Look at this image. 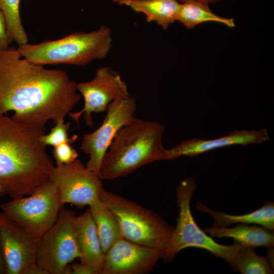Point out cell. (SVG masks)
<instances>
[{
	"label": "cell",
	"mask_w": 274,
	"mask_h": 274,
	"mask_svg": "<svg viewBox=\"0 0 274 274\" xmlns=\"http://www.w3.org/2000/svg\"><path fill=\"white\" fill-rule=\"evenodd\" d=\"M73 211L61 208L57 220L40 239L36 263L46 274H70L68 265L80 258Z\"/></svg>",
	"instance_id": "8"
},
{
	"label": "cell",
	"mask_w": 274,
	"mask_h": 274,
	"mask_svg": "<svg viewBox=\"0 0 274 274\" xmlns=\"http://www.w3.org/2000/svg\"><path fill=\"white\" fill-rule=\"evenodd\" d=\"M196 209L209 214L214 220V227H227L231 224H254L269 230L274 229V203L266 202L260 208L252 212L238 215H230L222 212L213 210L200 202L196 204Z\"/></svg>",
	"instance_id": "17"
},
{
	"label": "cell",
	"mask_w": 274,
	"mask_h": 274,
	"mask_svg": "<svg viewBox=\"0 0 274 274\" xmlns=\"http://www.w3.org/2000/svg\"><path fill=\"white\" fill-rule=\"evenodd\" d=\"M77 89L84 98V106L80 111L72 112L68 116L79 124L80 117L84 115L88 126L93 124L92 113L107 111L111 102L130 96L120 75L107 66L98 68L92 80L77 83Z\"/></svg>",
	"instance_id": "10"
},
{
	"label": "cell",
	"mask_w": 274,
	"mask_h": 274,
	"mask_svg": "<svg viewBox=\"0 0 274 274\" xmlns=\"http://www.w3.org/2000/svg\"><path fill=\"white\" fill-rule=\"evenodd\" d=\"M81 98L65 71L33 63L17 48L0 53V116L13 111L16 122L44 129L48 121L64 118Z\"/></svg>",
	"instance_id": "1"
},
{
	"label": "cell",
	"mask_w": 274,
	"mask_h": 274,
	"mask_svg": "<svg viewBox=\"0 0 274 274\" xmlns=\"http://www.w3.org/2000/svg\"><path fill=\"white\" fill-rule=\"evenodd\" d=\"M25 274H46V272L35 263L28 268Z\"/></svg>",
	"instance_id": "27"
},
{
	"label": "cell",
	"mask_w": 274,
	"mask_h": 274,
	"mask_svg": "<svg viewBox=\"0 0 274 274\" xmlns=\"http://www.w3.org/2000/svg\"><path fill=\"white\" fill-rule=\"evenodd\" d=\"M269 139L266 129L258 130H235L227 135L215 139H193L182 141L170 149H165L162 160H172L183 156L193 157L222 147L235 145L248 146L257 144L267 141Z\"/></svg>",
	"instance_id": "14"
},
{
	"label": "cell",
	"mask_w": 274,
	"mask_h": 274,
	"mask_svg": "<svg viewBox=\"0 0 274 274\" xmlns=\"http://www.w3.org/2000/svg\"><path fill=\"white\" fill-rule=\"evenodd\" d=\"M112 42L110 28L103 25L88 32H76L57 40L20 45L17 49L22 57L38 64L84 65L105 58Z\"/></svg>",
	"instance_id": "4"
},
{
	"label": "cell",
	"mask_w": 274,
	"mask_h": 274,
	"mask_svg": "<svg viewBox=\"0 0 274 274\" xmlns=\"http://www.w3.org/2000/svg\"><path fill=\"white\" fill-rule=\"evenodd\" d=\"M40 239L29 234L0 213V239L6 274H25L28 268L36 263Z\"/></svg>",
	"instance_id": "13"
},
{
	"label": "cell",
	"mask_w": 274,
	"mask_h": 274,
	"mask_svg": "<svg viewBox=\"0 0 274 274\" xmlns=\"http://www.w3.org/2000/svg\"><path fill=\"white\" fill-rule=\"evenodd\" d=\"M123 5L143 14L149 22L166 29L175 21L181 5L178 0H127Z\"/></svg>",
	"instance_id": "18"
},
{
	"label": "cell",
	"mask_w": 274,
	"mask_h": 274,
	"mask_svg": "<svg viewBox=\"0 0 274 274\" xmlns=\"http://www.w3.org/2000/svg\"><path fill=\"white\" fill-rule=\"evenodd\" d=\"M114 2L117 3L120 5H123V4L127 0H113Z\"/></svg>",
	"instance_id": "30"
},
{
	"label": "cell",
	"mask_w": 274,
	"mask_h": 274,
	"mask_svg": "<svg viewBox=\"0 0 274 274\" xmlns=\"http://www.w3.org/2000/svg\"><path fill=\"white\" fill-rule=\"evenodd\" d=\"M57 187L63 205L81 208L99 198L104 188L98 175L76 159L71 163L56 165L49 177Z\"/></svg>",
	"instance_id": "11"
},
{
	"label": "cell",
	"mask_w": 274,
	"mask_h": 274,
	"mask_svg": "<svg viewBox=\"0 0 274 274\" xmlns=\"http://www.w3.org/2000/svg\"><path fill=\"white\" fill-rule=\"evenodd\" d=\"M52 153L56 165L71 163L78 157V152L67 143L54 147Z\"/></svg>",
	"instance_id": "24"
},
{
	"label": "cell",
	"mask_w": 274,
	"mask_h": 274,
	"mask_svg": "<svg viewBox=\"0 0 274 274\" xmlns=\"http://www.w3.org/2000/svg\"><path fill=\"white\" fill-rule=\"evenodd\" d=\"M99 198L117 217L123 238L164 254L174 229L172 226L153 211L104 188Z\"/></svg>",
	"instance_id": "5"
},
{
	"label": "cell",
	"mask_w": 274,
	"mask_h": 274,
	"mask_svg": "<svg viewBox=\"0 0 274 274\" xmlns=\"http://www.w3.org/2000/svg\"><path fill=\"white\" fill-rule=\"evenodd\" d=\"M64 118L59 119L55 124V125L51 128L47 134L45 133L41 137V142L46 146H51L53 147L60 144L67 143L72 144L78 139V135H74L70 138L68 131L70 129V123H64Z\"/></svg>",
	"instance_id": "23"
},
{
	"label": "cell",
	"mask_w": 274,
	"mask_h": 274,
	"mask_svg": "<svg viewBox=\"0 0 274 274\" xmlns=\"http://www.w3.org/2000/svg\"><path fill=\"white\" fill-rule=\"evenodd\" d=\"M231 268L242 274L273 273V267L267 257L258 255L255 248L240 245Z\"/></svg>",
	"instance_id": "21"
},
{
	"label": "cell",
	"mask_w": 274,
	"mask_h": 274,
	"mask_svg": "<svg viewBox=\"0 0 274 274\" xmlns=\"http://www.w3.org/2000/svg\"><path fill=\"white\" fill-rule=\"evenodd\" d=\"M75 229L81 262L91 267L95 274H100L105 253L89 209L76 216Z\"/></svg>",
	"instance_id": "15"
},
{
	"label": "cell",
	"mask_w": 274,
	"mask_h": 274,
	"mask_svg": "<svg viewBox=\"0 0 274 274\" xmlns=\"http://www.w3.org/2000/svg\"><path fill=\"white\" fill-rule=\"evenodd\" d=\"M63 204L56 185L49 179L29 196L2 203V212L31 236L40 239L56 222Z\"/></svg>",
	"instance_id": "7"
},
{
	"label": "cell",
	"mask_w": 274,
	"mask_h": 274,
	"mask_svg": "<svg viewBox=\"0 0 274 274\" xmlns=\"http://www.w3.org/2000/svg\"><path fill=\"white\" fill-rule=\"evenodd\" d=\"M163 253L123 238L105 253L100 274H143L151 271Z\"/></svg>",
	"instance_id": "12"
},
{
	"label": "cell",
	"mask_w": 274,
	"mask_h": 274,
	"mask_svg": "<svg viewBox=\"0 0 274 274\" xmlns=\"http://www.w3.org/2000/svg\"><path fill=\"white\" fill-rule=\"evenodd\" d=\"M20 1L0 0V10L5 16L8 33L13 41L18 45L28 43L20 15Z\"/></svg>",
	"instance_id": "22"
},
{
	"label": "cell",
	"mask_w": 274,
	"mask_h": 274,
	"mask_svg": "<svg viewBox=\"0 0 274 274\" xmlns=\"http://www.w3.org/2000/svg\"><path fill=\"white\" fill-rule=\"evenodd\" d=\"M205 232L211 237L232 238L235 243L243 246L265 247L268 250L273 249V233L261 226L241 224L232 228L213 226L206 228Z\"/></svg>",
	"instance_id": "16"
},
{
	"label": "cell",
	"mask_w": 274,
	"mask_h": 274,
	"mask_svg": "<svg viewBox=\"0 0 274 274\" xmlns=\"http://www.w3.org/2000/svg\"><path fill=\"white\" fill-rule=\"evenodd\" d=\"M209 4L188 2L181 4L177 17L179 22L188 29L193 28L206 22H214L233 28L235 24L233 18L218 16L210 9Z\"/></svg>",
	"instance_id": "20"
},
{
	"label": "cell",
	"mask_w": 274,
	"mask_h": 274,
	"mask_svg": "<svg viewBox=\"0 0 274 274\" xmlns=\"http://www.w3.org/2000/svg\"><path fill=\"white\" fill-rule=\"evenodd\" d=\"M136 109L135 99L131 96L115 100L109 105L100 126L83 135L81 149L89 156L86 165L88 169L98 175L108 147L119 130L135 118Z\"/></svg>",
	"instance_id": "9"
},
{
	"label": "cell",
	"mask_w": 274,
	"mask_h": 274,
	"mask_svg": "<svg viewBox=\"0 0 274 274\" xmlns=\"http://www.w3.org/2000/svg\"><path fill=\"white\" fill-rule=\"evenodd\" d=\"M12 42L8 32L5 16L0 10V53L9 49Z\"/></svg>",
	"instance_id": "25"
},
{
	"label": "cell",
	"mask_w": 274,
	"mask_h": 274,
	"mask_svg": "<svg viewBox=\"0 0 274 274\" xmlns=\"http://www.w3.org/2000/svg\"><path fill=\"white\" fill-rule=\"evenodd\" d=\"M0 274H6V267L0 239Z\"/></svg>",
	"instance_id": "28"
},
{
	"label": "cell",
	"mask_w": 274,
	"mask_h": 274,
	"mask_svg": "<svg viewBox=\"0 0 274 274\" xmlns=\"http://www.w3.org/2000/svg\"><path fill=\"white\" fill-rule=\"evenodd\" d=\"M68 268L70 274H95L91 267L82 262L68 265Z\"/></svg>",
	"instance_id": "26"
},
{
	"label": "cell",
	"mask_w": 274,
	"mask_h": 274,
	"mask_svg": "<svg viewBox=\"0 0 274 274\" xmlns=\"http://www.w3.org/2000/svg\"><path fill=\"white\" fill-rule=\"evenodd\" d=\"M196 188L194 179L187 178L177 188V201L179 209L177 224L171 235L162 259L173 260L182 250L188 248L206 250L215 256L226 261L232 267L239 244L223 245L214 241L196 223L190 208V201Z\"/></svg>",
	"instance_id": "6"
},
{
	"label": "cell",
	"mask_w": 274,
	"mask_h": 274,
	"mask_svg": "<svg viewBox=\"0 0 274 274\" xmlns=\"http://www.w3.org/2000/svg\"><path fill=\"white\" fill-rule=\"evenodd\" d=\"M164 127L160 123L134 118L117 132L106 151L98 176L114 180L162 160Z\"/></svg>",
	"instance_id": "3"
},
{
	"label": "cell",
	"mask_w": 274,
	"mask_h": 274,
	"mask_svg": "<svg viewBox=\"0 0 274 274\" xmlns=\"http://www.w3.org/2000/svg\"><path fill=\"white\" fill-rule=\"evenodd\" d=\"M89 207L103 252L105 253L116 242L123 238L118 220L100 198Z\"/></svg>",
	"instance_id": "19"
},
{
	"label": "cell",
	"mask_w": 274,
	"mask_h": 274,
	"mask_svg": "<svg viewBox=\"0 0 274 274\" xmlns=\"http://www.w3.org/2000/svg\"><path fill=\"white\" fill-rule=\"evenodd\" d=\"M178 1H181L183 2V3L188 2H200V3L209 4L210 3H214L218 2L222 0H178Z\"/></svg>",
	"instance_id": "29"
},
{
	"label": "cell",
	"mask_w": 274,
	"mask_h": 274,
	"mask_svg": "<svg viewBox=\"0 0 274 274\" xmlns=\"http://www.w3.org/2000/svg\"><path fill=\"white\" fill-rule=\"evenodd\" d=\"M45 133L0 116V197L30 195L49 179L55 166L41 140Z\"/></svg>",
	"instance_id": "2"
}]
</instances>
